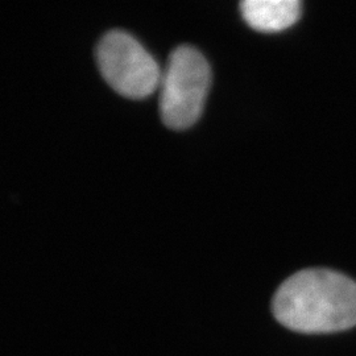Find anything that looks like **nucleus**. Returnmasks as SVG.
<instances>
[{"label": "nucleus", "instance_id": "2", "mask_svg": "<svg viewBox=\"0 0 356 356\" xmlns=\"http://www.w3.org/2000/svg\"><path fill=\"white\" fill-rule=\"evenodd\" d=\"M211 70L204 54L191 45L170 53L160 81V114L166 127L186 129L202 114Z\"/></svg>", "mask_w": 356, "mask_h": 356}, {"label": "nucleus", "instance_id": "4", "mask_svg": "<svg viewBox=\"0 0 356 356\" xmlns=\"http://www.w3.org/2000/svg\"><path fill=\"white\" fill-rule=\"evenodd\" d=\"M244 22L260 32H281L301 16L298 0H244L241 3Z\"/></svg>", "mask_w": 356, "mask_h": 356}, {"label": "nucleus", "instance_id": "1", "mask_svg": "<svg viewBox=\"0 0 356 356\" xmlns=\"http://www.w3.org/2000/svg\"><path fill=\"white\" fill-rule=\"evenodd\" d=\"M272 310L282 326L326 334L356 325V282L330 269H305L281 284Z\"/></svg>", "mask_w": 356, "mask_h": 356}, {"label": "nucleus", "instance_id": "3", "mask_svg": "<svg viewBox=\"0 0 356 356\" xmlns=\"http://www.w3.org/2000/svg\"><path fill=\"white\" fill-rule=\"evenodd\" d=\"M95 57L106 82L123 97L143 99L160 88V66L129 32L113 29L104 33L97 45Z\"/></svg>", "mask_w": 356, "mask_h": 356}]
</instances>
